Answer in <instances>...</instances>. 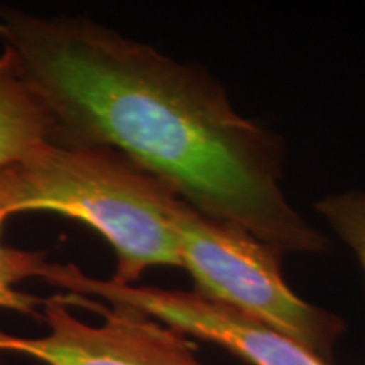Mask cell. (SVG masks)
<instances>
[{"label":"cell","instance_id":"cell-4","mask_svg":"<svg viewBox=\"0 0 365 365\" xmlns=\"http://www.w3.org/2000/svg\"><path fill=\"white\" fill-rule=\"evenodd\" d=\"M48 333L22 339L0 331V352L44 365H203L188 336L124 303L63 293L43 301Z\"/></svg>","mask_w":365,"mask_h":365},{"label":"cell","instance_id":"cell-6","mask_svg":"<svg viewBox=\"0 0 365 365\" xmlns=\"http://www.w3.org/2000/svg\"><path fill=\"white\" fill-rule=\"evenodd\" d=\"M53 118L22 75L11 49L0 54V170L21 164L51 143Z\"/></svg>","mask_w":365,"mask_h":365},{"label":"cell","instance_id":"cell-8","mask_svg":"<svg viewBox=\"0 0 365 365\" xmlns=\"http://www.w3.org/2000/svg\"><path fill=\"white\" fill-rule=\"evenodd\" d=\"M317 212L352 249L365 274V191L328 195L317 203Z\"/></svg>","mask_w":365,"mask_h":365},{"label":"cell","instance_id":"cell-2","mask_svg":"<svg viewBox=\"0 0 365 365\" xmlns=\"http://www.w3.org/2000/svg\"><path fill=\"white\" fill-rule=\"evenodd\" d=\"M11 213H54L98 232L115 250L112 282L130 286L153 267H181L166 182L105 145L46 144L7 168Z\"/></svg>","mask_w":365,"mask_h":365},{"label":"cell","instance_id":"cell-1","mask_svg":"<svg viewBox=\"0 0 365 365\" xmlns=\"http://www.w3.org/2000/svg\"><path fill=\"white\" fill-rule=\"evenodd\" d=\"M0 39L51 113L53 144L117 149L196 212L282 255L330 249L282 193L279 137L242 117L202 66L83 17L0 9Z\"/></svg>","mask_w":365,"mask_h":365},{"label":"cell","instance_id":"cell-7","mask_svg":"<svg viewBox=\"0 0 365 365\" xmlns=\"http://www.w3.org/2000/svg\"><path fill=\"white\" fill-rule=\"evenodd\" d=\"M11 215L9 175L7 168H4L0 170V235H2L4 222ZM46 264H48L46 252L6 247L0 242V308L39 317L38 307H43L44 299L21 293L16 286L27 277L43 276Z\"/></svg>","mask_w":365,"mask_h":365},{"label":"cell","instance_id":"cell-5","mask_svg":"<svg viewBox=\"0 0 365 365\" xmlns=\"http://www.w3.org/2000/svg\"><path fill=\"white\" fill-rule=\"evenodd\" d=\"M43 281L66 293L129 304L181 335L222 346L250 365H331L276 328L195 291L115 284L86 276L75 264L48 262Z\"/></svg>","mask_w":365,"mask_h":365},{"label":"cell","instance_id":"cell-3","mask_svg":"<svg viewBox=\"0 0 365 365\" xmlns=\"http://www.w3.org/2000/svg\"><path fill=\"white\" fill-rule=\"evenodd\" d=\"M173 227L181 267L190 272L195 293L239 309L333 362L344 319L286 284L279 250L244 228L202 215L182 200L173 210Z\"/></svg>","mask_w":365,"mask_h":365}]
</instances>
